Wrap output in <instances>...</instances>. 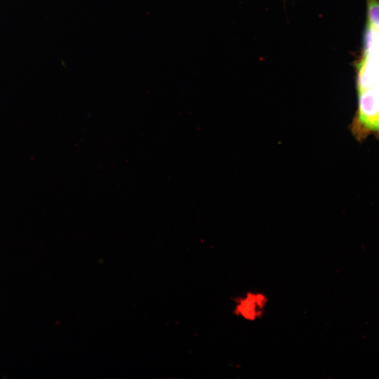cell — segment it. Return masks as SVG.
<instances>
[{
	"label": "cell",
	"instance_id": "obj_1",
	"mask_svg": "<svg viewBox=\"0 0 379 379\" xmlns=\"http://www.w3.org/2000/svg\"><path fill=\"white\" fill-rule=\"evenodd\" d=\"M263 297L261 295H251L243 300L239 305V312L246 318L253 319L258 314V307H262Z\"/></svg>",
	"mask_w": 379,
	"mask_h": 379
},
{
	"label": "cell",
	"instance_id": "obj_2",
	"mask_svg": "<svg viewBox=\"0 0 379 379\" xmlns=\"http://www.w3.org/2000/svg\"><path fill=\"white\" fill-rule=\"evenodd\" d=\"M368 26L379 33V1L367 0Z\"/></svg>",
	"mask_w": 379,
	"mask_h": 379
}]
</instances>
